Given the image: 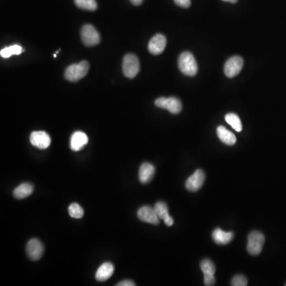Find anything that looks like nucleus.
I'll list each match as a JSON object with an SVG mask.
<instances>
[{
  "instance_id": "f257e3e1",
  "label": "nucleus",
  "mask_w": 286,
  "mask_h": 286,
  "mask_svg": "<svg viewBox=\"0 0 286 286\" xmlns=\"http://www.w3.org/2000/svg\"><path fill=\"white\" fill-rule=\"evenodd\" d=\"M178 68L184 75L194 77L198 72L196 59L190 52H184L178 57Z\"/></svg>"
},
{
  "instance_id": "f03ea898",
  "label": "nucleus",
  "mask_w": 286,
  "mask_h": 286,
  "mask_svg": "<svg viewBox=\"0 0 286 286\" xmlns=\"http://www.w3.org/2000/svg\"><path fill=\"white\" fill-rule=\"evenodd\" d=\"M89 71V64L88 62L83 61L78 64H73L65 69L64 78L71 82H77L84 78Z\"/></svg>"
},
{
  "instance_id": "7ed1b4c3",
  "label": "nucleus",
  "mask_w": 286,
  "mask_h": 286,
  "mask_svg": "<svg viewBox=\"0 0 286 286\" xmlns=\"http://www.w3.org/2000/svg\"><path fill=\"white\" fill-rule=\"evenodd\" d=\"M265 236L260 231H252L248 236L247 251L251 255L257 256L261 254L264 246Z\"/></svg>"
},
{
  "instance_id": "20e7f679",
  "label": "nucleus",
  "mask_w": 286,
  "mask_h": 286,
  "mask_svg": "<svg viewBox=\"0 0 286 286\" xmlns=\"http://www.w3.org/2000/svg\"><path fill=\"white\" fill-rule=\"evenodd\" d=\"M139 70L140 64L139 58L132 53L127 54L123 61V72L124 76L127 78L133 79L138 75Z\"/></svg>"
},
{
  "instance_id": "39448f33",
  "label": "nucleus",
  "mask_w": 286,
  "mask_h": 286,
  "mask_svg": "<svg viewBox=\"0 0 286 286\" xmlns=\"http://www.w3.org/2000/svg\"><path fill=\"white\" fill-rule=\"evenodd\" d=\"M155 105L158 108L169 111L170 113L174 114H179L182 110L181 101L176 97H161L155 100Z\"/></svg>"
},
{
  "instance_id": "423d86ee",
  "label": "nucleus",
  "mask_w": 286,
  "mask_h": 286,
  "mask_svg": "<svg viewBox=\"0 0 286 286\" xmlns=\"http://www.w3.org/2000/svg\"><path fill=\"white\" fill-rule=\"evenodd\" d=\"M82 42L86 47H95L100 42V36L95 27L92 25H84L82 27L81 33Z\"/></svg>"
},
{
  "instance_id": "0eeeda50",
  "label": "nucleus",
  "mask_w": 286,
  "mask_h": 286,
  "mask_svg": "<svg viewBox=\"0 0 286 286\" xmlns=\"http://www.w3.org/2000/svg\"><path fill=\"white\" fill-rule=\"evenodd\" d=\"M243 67V60L242 57L235 56L230 58L224 65V73L229 78L238 75Z\"/></svg>"
},
{
  "instance_id": "6e6552de",
  "label": "nucleus",
  "mask_w": 286,
  "mask_h": 286,
  "mask_svg": "<svg viewBox=\"0 0 286 286\" xmlns=\"http://www.w3.org/2000/svg\"><path fill=\"white\" fill-rule=\"evenodd\" d=\"M200 269L204 273V282L205 286H211L215 285V273H216V267L213 262L209 259H204L200 262Z\"/></svg>"
},
{
  "instance_id": "1a4fd4ad",
  "label": "nucleus",
  "mask_w": 286,
  "mask_h": 286,
  "mask_svg": "<svg viewBox=\"0 0 286 286\" xmlns=\"http://www.w3.org/2000/svg\"><path fill=\"white\" fill-rule=\"evenodd\" d=\"M27 254L32 261H38L43 255L44 247L38 238H31L27 245Z\"/></svg>"
},
{
  "instance_id": "9d476101",
  "label": "nucleus",
  "mask_w": 286,
  "mask_h": 286,
  "mask_svg": "<svg viewBox=\"0 0 286 286\" xmlns=\"http://www.w3.org/2000/svg\"><path fill=\"white\" fill-rule=\"evenodd\" d=\"M31 144L40 150H46L50 145L51 139L49 135L45 131H33L30 137Z\"/></svg>"
},
{
  "instance_id": "9b49d317",
  "label": "nucleus",
  "mask_w": 286,
  "mask_h": 286,
  "mask_svg": "<svg viewBox=\"0 0 286 286\" xmlns=\"http://www.w3.org/2000/svg\"><path fill=\"white\" fill-rule=\"evenodd\" d=\"M205 174L201 170H197L185 182V187L191 192H195L200 190L205 182Z\"/></svg>"
},
{
  "instance_id": "f8f14e48",
  "label": "nucleus",
  "mask_w": 286,
  "mask_h": 286,
  "mask_svg": "<svg viewBox=\"0 0 286 286\" xmlns=\"http://www.w3.org/2000/svg\"><path fill=\"white\" fill-rule=\"evenodd\" d=\"M137 215L139 220L143 222H148L153 225H158L159 223L160 219L157 215L154 207L143 206L139 208Z\"/></svg>"
},
{
  "instance_id": "ddd939ff",
  "label": "nucleus",
  "mask_w": 286,
  "mask_h": 286,
  "mask_svg": "<svg viewBox=\"0 0 286 286\" xmlns=\"http://www.w3.org/2000/svg\"><path fill=\"white\" fill-rule=\"evenodd\" d=\"M166 47V38L161 33L154 35L149 42L148 49L153 55H159L163 53Z\"/></svg>"
},
{
  "instance_id": "4468645a",
  "label": "nucleus",
  "mask_w": 286,
  "mask_h": 286,
  "mask_svg": "<svg viewBox=\"0 0 286 286\" xmlns=\"http://www.w3.org/2000/svg\"><path fill=\"white\" fill-rule=\"evenodd\" d=\"M88 143V138L85 133L76 131L71 137L70 147L73 151H79Z\"/></svg>"
},
{
  "instance_id": "2eb2a0df",
  "label": "nucleus",
  "mask_w": 286,
  "mask_h": 286,
  "mask_svg": "<svg viewBox=\"0 0 286 286\" xmlns=\"http://www.w3.org/2000/svg\"><path fill=\"white\" fill-rule=\"evenodd\" d=\"M154 174H155V167L151 163H143L139 168V181L142 184H147L152 180Z\"/></svg>"
},
{
  "instance_id": "dca6fc26",
  "label": "nucleus",
  "mask_w": 286,
  "mask_h": 286,
  "mask_svg": "<svg viewBox=\"0 0 286 286\" xmlns=\"http://www.w3.org/2000/svg\"><path fill=\"white\" fill-rule=\"evenodd\" d=\"M114 270V267L112 263L104 262L97 270L95 279L99 282H105L112 276Z\"/></svg>"
},
{
  "instance_id": "f3484780",
  "label": "nucleus",
  "mask_w": 286,
  "mask_h": 286,
  "mask_svg": "<svg viewBox=\"0 0 286 286\" xmlns=\"http://www.w3.org/2000/svg\"><path fill=\"white\" fill-rule=\"evenodd\" d=\"M234 234L231 231H222V229L216 228L212 233V239L216 244L227 245L233 239Z\"/></svg>"
},
{
  "instance_id": "a211bd4d",
  "label": "nucleus",
  "mask_w": 286,
  "mask_h": 286,
  "mask_svg": "<svg viewBox=\"0 0 286 286\" xmlns=\"http://www.w3.org/2000/svg\"><path fill=\"white\" fill-rule=\"evenodd\" d=\"M217 135L220 141L226 145H233L236 143V137L233 133L227 130V128L220 126L216 130Z\"/></svg>"
},
{
  "instance_id": "6ab92c4d",
  "label": "nucleus",
  "mask_w": 286,
  "mask_h": 286,
  "mask_svg": "<svg viewBox=\"0 0 286 286\" xmlns=\"http://www.w3.org/2000/svg\"><path fill=\"white\" fill-rule=\"evenodd\" d=\"M33 185L30 183H23L16 188V190H14L13 195L15 198L22 200L31 196V194L33 193Z\"/></svg>"
},
{
  "instance_id": "aec40b11",
  "label": "nucleus",
  "mask_w": 286,
  "mask_h": 286,
  "mask_svg": "<svg viewBox=\"0 0 286 286\" xmlns=\"http://www.w3.org/2000/svg\"><path fill=\"white\" fill-rule=\"evenodd\" d=\"M225 120L229 125L231 126V127L233 128L234 130L238 131V132L242 131V122L237 114H234V113H229V114H226Z\"/></svg>"
},
{
  "instance_id": "412c9836",
  "label": "nucleus",
  "mask_w": 286,
  "mask_h": 286,
  "mask_svg": "<svg viewBox=\"0 0 286 286\" xmlns=\"http://www.w3.org/2000/svg\"><path fill=\"white\" fill-rule=\"evenodd\" d=\"M24 51L19 45H13L11 47H6L0 51V55L3 58H9L11 56L19 55Z\"/></svg>"
},
{
  "instance_id": "4be33fe9",
  "label": "nucleus",
  "mask_w": 286,
  "mask_h": 286,
  "mask_svg": "<svg viewBox=\"0 0 286 286\" xmlns=\"http://www.w3.org/2000/svg\"><path fill=\"white\" fill-rule=\"evenodd\" d=\"M154 209L156 211L157 215L159 216L160 220H165L170 218V216L169 214V207L165 202L159 201L157 202L154 205Z\"/></svg>"
},
{
  "instance_id": "5701e85b",
  "label": "nucleus",
  "mask_w": 286,
  "mask_h": 286,
  "mask_svg": "<svg viewBox=\"0 0 286 286\" xmlns=\"http://www.w3.org/2000/svg\"><path fill=\"white\" fill-rule=\"evenodd\" d=\"M77 7L86 11H95L98 7L95 0H74Z\"/></svg>"
},
{
  "instance_id": "b1692460",
  "label": "nucleus",
  "mask_w": 286,
  "mask_h": 286,
  "mask_svg": "<svg viewBox=\"0 0 286 286\" xmlns=\"http://www.w3.org/2000/svg\"><path fill=\"white\" fill-rule=\"evenodd\" d=\"M68 214L72 218L81 219L84 216V209L77 203L71 204L68 207Z\"/></svg>"
},
{
  "instance_id": "393cba45",
  "label": "nucleus",
  "mask_w": 286,
  "mask_h": 286,
  "mask_svg": "<svg viewBox=\"0 0 286 286\" xmlns=\"http://www.w3.org/2000/svg\"><path fill=\"white\" fill-rule=\"evenodd\" d=\"M231 286H247V279L242 275H236L231 280Z\"/></svg>"
},
{
  "instance_id": "a878e982",
  "label": "nucleus",
  "mask_w": 286,
  "mask_h": 286,
  "mask_svg": "<svg viewBox=\"0 0 286 286\" xmlns=\"http://www.w3.org/2000/svg\"><path fill=\"white\" fill-rule=\"evenodd\" d=\"M174 2L183 8H189L191 6V0H174Z\"/></svg>"
},
{
  "instance_id": "bb28decb",
  "label": "nucleus",
  "mask_w": 286,
  "mask_h": 286,
  "mask_svg": "<svg viewBox=\"0 0 286 286\" xmlns=\"http://www.w3.org/2000/svg\"><path fill=\"white\" fill-rule=\"evenodd\" d=\"M117 286H134L135 284H134V282L132 281H130V280H125V281H123V282H120L116 285Z\"/></svg>"
},
{
  "instance_id": "cd10ccee",
  "label": "nucleus",
  "mask_w": 286,
  "mask_h": 286,
  "mask_svg": "<svg viewBox=\"0 0 286 286\" xmlns=\"http://www.w3.org/2000/svg\"><path fill=\"white\" fill-rule=\"evenodd\" d=\"M130 1L132 4L135 5V6H139V5L142 4L143 2V0H130Z\"/></svg>"
},
{
  "instance_id": "c85d7f7f",
  "label": "nucleus",
  "mask_w": 286,
  "mask_h": 286,
  "mask_svg": "<svg viewBox=\"0 0 286 286\" xmlns=\"http://www.w3.org/2000/svg\"><path fill=\"white\" fill-rule=\"evenodd\" d=\"M222 1H224V2H230L231 3H236V2H238V0H222Z\"/></svg>"
}]
</instances>
